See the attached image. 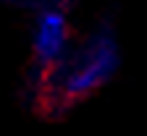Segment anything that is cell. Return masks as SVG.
I'll return each mask as SVG.
<instances>
[{
    "instance_id": "cell-1",
    "label": "cell",
    "mask_w": 147,
    "mask_h": 136,
    "mask_svg": "<svg viewBox=\"0 0 147 136\" xmlns=\"http://www.w3.org/2000/svg\"><path fill=\"white\" fill-rule=\"evenodd\" d=\"M121 68V47L110 29H97L87 40L66 52L45 79L58 102L74 105L100 92Z\"/></svg>"
},
{
    "instance_id": "cell-2",
    "label": "cell",
    "mask_w": 147,
    "mask_h": 136,
    "mask_svg": "<svg viewBox=\"0 0 147 136\" xmlns=\"http://www.w3.org/2000/svg\"><path fill=\"white\" fill-rule=\"evenodd\" d=\"M71 50V21L61 5L42 8L32 26V55L37 68L50 73Z\"/></svg>"
}]
</instances>
